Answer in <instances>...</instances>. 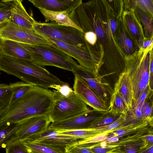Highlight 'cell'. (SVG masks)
<instances>
[{"instance_id": "obj_1", "label": "cell", "mask_w": 153, "mask_h": 153, "mask_svg": "<svg viewBox=\"0 0 153 153\" xmlns=\"http://www.w3.org/2000/svg\"><path fill=\"white\" fill-rule=\"evenodd\" d=\"M68 15L84 32L92 31L100 38L115 34L118 18L103 0L82 2Z\"/></svg>"}, {"instance_id": "obj_2", "label": "cell", "mask_w": 153, "mask_h": 153, "mask_svg": "<svg viewBox=\"0 0 153 153\" xmlns=\"http://www.w3.org/2000/svg\"><path fill=\"white\" fill-rule=\"evenodd\" d=\"M55 98L53 91L33 85L22 96L0 113V125L15 123L33 116L48 117Z\"/></svg>"}, {"instance_id": "obj_3", "label": "cell", "mask_w": 153, "mask_h": 153, "mask_svg": "<svg viewBox=\"0 0 153 153\" xmlns=\"http://www.w3.org/2000/svg\"><path fill=\"white\" fill-rule=\"evenodd\" d=\"M0 70L14 76L26 83L45 88L49 89L53 85L68 83L32 60L15 58L3 54L0 56Z\"/></svg>"}, {"instance_id": "obj_4", "label": "cell", "mask_w": 153, "mask_h": 153, "mask_svg": "<svg viewBox=\"0 0 153 153\" xmlns=\"http://www.w3.org/2000/svg\"><path fill=\"white\" fill-rule=\"evenodd\" d=\"M139 49L125 58L124 72L127 74L132 89L133 104L135 103L149 84V71L153 46Z\"/></svg>"}, {"instance_id": "obj_5", "label": "cell", "mask_w": 153, "mask_h": 153, "mask_svg": "<svg viewBox=\"0 0 153 153\" xmlns=\"http://www.w3.org/2000/svg\"><path fill=\"white\" fill-rule=\"evenodd\" d=\"M21 44L29 52L31 60L40 66H52L72 72L79 65L71 57L51 43L36 45Z\"/></svg>"}, {"instance_id": "obj_6", "label": "cell", "mask_w": 153, "mask_h": 153, "mask_svg": "<svg viewBox=\"0 0 153 153\" xmlns=\"http://www.w3.org/2000/svg\"><path fill=\"white\" fill-rule=\"evenodd\" d=\"M55 100L48 117L51 123L66 120L95 111L88 106L74 91L68 97L62 95L54 89Z\"/></svg>"}, {"instance_id": "obj_7", "label": "cell", "mask_w": 153, "mask_h": 153, "mask_svg": "<svg viewBox=\"0 0 153 153\" xmlns=\"http://www.w3.org/2000/svg\"><path fill=\"white\" fill-rule=\"evenodd\" d=\"M33 29L40 35L50 37L70 44L88 48L84 32L72 26L60 25L56 22L39 23L36 21Z\"/></svg>"}, {"instance_id": "obj_8", "label": "cell", "mask_w": 153, "mask_h": 153, "mask_svg": "<svg viewBox=\"0 0 153 153\" xmlns=\"http://www.w3.org/2000/svg\"><path fill=\"white\" fill-rule=\"evenodd\" d=\"M51 123L48 116L35 115L15 123V126L7 135L5 147L11 142L22 141L31 135L45 130Z\"/></svg>"}, {"instance_id": "obj_9", "label": "cell", "mask_w": 153, "mask_h": 153, "mask_svg": "<svg viewBox=\"0 0 153 153\" xmlns=\"http://www.w3.org/2000/svg\"><path fill=\"white\" fill-rule=\"evenodd\" d=\"M83 140L79 137L60 134L56 130L48 127L45 130L31 135L22 141L46 146L57 153H65L67 147Z\"/></svg>"}, {"instance_id": "obj_10", "label": "cell", "mask_w": 153, "mask_h": 153, "mask_svg": "<svg viewBox=\"0 0 153 153\" xmlns=\"http://www.w3.org/2000/svg\"><path fill=\"white\" fill-rule=\"evenodd\" d=\"M0 36L19 43L30 45H44L51 43L34 30L9 22L0 28Z\"/></svg>"}, {"instance_id": "obj_11", "label": "cell", "mask_w": 153, "mask_h": 153, "mask_svg": "<svg viewBox=\"0 0 153 153\" xmlns=\"http://www.w3.org/2000/svg\"><path fill=\"white\" fill-rule=\"evenodd\" d=\"M41 35L72 58L76 59L80 66L93 74L95 66L94 56L88 48L79 47L49 36Z\"/></svg>"}, {"instance_id": "obj_12", "label": "cell", "mask_w": 153, "mask_h": 153, "mask_svg": "<svg viewBox=\"0 0 153 153\" xmlns=\"http://www.w3.org/2000/svg\"><path fill=\"white\" fill-rule=\"evenodd\" d=\"M74 92L95 111L102 113L109 111L108 103L101 99L82 79L74 76Z\"/></svg>"}, {"instance_id": "obj_13", "label": "cell", "mask_w": 153, "mask_h": 153, "mask_svg": "<svg viewBox=\"0 0 153 153\" xmlns=\"http://www.w3.org/2000/svg\"><path fill=\"white\" fill-rule=\"evenodd\" d=\"M121 17L128 35L133 39L139 48L142 47L146 40L143 29L134 12L123 10Z\"/></svg>"}, {"instance_id": "obj_14", "label": "cell", "mask_w": 153, "mask_h": 153, "mask_svg": "<svg viewBox=\"0 0 153 153\" xmlns=\"http://www.w3.org/2000/svg\"><path fill=\"white\" fill-rule=\"evenodd\" d=\"M93 112L85 114L64 120L52 122L48 127L57 131L88 128L91 123L100 115L94 114Z\"/></svg>"}, {"instance_id": "obj_15", "label": "cell", "mask_w": 153, "mask_h": 153, "mask_svg": "<svg viewBox=\"0 0 153 153\" xmlns=\"http://www.w3.org/2000/svg\"><path fill=\"white\" fill-rule=\"evenodd\" d=\"M39 9L69 14L79 6L82 0H28Z\"/></svg>"}, {"instance_id": "obj_16", "label": "cell", "mask_w": 153, "mask_h": 153, "mask_svg": "<svg viewBox=\"0 0 153 153\" xmlns=\"http://www.w3.org/2000/svg\"><path fill=\"white\" fill-rule=\"evenodd\" d=\"M72 72L74 76L83 80L101 99L109 102L108 92L103 84L93 76L92 74L79 65Z\"/></svg>"}, {"instance_id": "obj_17", "label": "cell", "mask_w": 153, "mask_h": 153, "mask_svg": "<svg viewBox=\"0 0 153 153\" xmlns=\"http://www.w3.org/2000/svg\"><path fill=\"white\" fill-rule=\"evenodd\" d=\"M22 1L17 0L11 2L12 16L10 22L20 26L33 30V25L36 21L27 12L22 4Z\"/></svg>"}, {"instance_id": "obj_18", "label": "cell", "mask_w": 153, "mask_h": 153, "mask_svg": "<svg viewBox=\"0 0 153 153\" xmlns=\"http://www.w3.org/2000/svg\"><path fill=\"white\" fill-rule=\"evenodd\" d=\"M114 92L117 93L130 110L132 107V89L129 76L124 71L121 74L114 85Z\"/></svg>"}, {"instance_id": "obj_19", "label": "cell", "mask_w": 153, "mask_h": 153, "mask_svg": "<svg viewBox=\"0 0 153 153\" xmlns=\"http://www.w3.org/2000/svg\"><path fill=\"white\" fill-rule=\"evenodd\" d=\"M2 54L15 58L31 60L29 52L21 43L11 40L4 39Z\"/></svg>"}, {"instance_id": "obj_20", "label": "cell", "mask_w": 153, "mask_h": 153, "mask_svg": "<svg viewBox=\"0 0 153 153\" xmlns=\"http://www.w3.org/2000/svg\"><path fill=\"white\" fill-rule=\"evenodd\" d=\"M39 10L44 16L46 22H55L58 24L72 26L83 32L71 19L67 13L50 11L41 9Z\"/></svg>"}, {"instance_id": "obj_21", "label": "cell", "mask_w": 153, "mask_h": 153, "mask_svg": "<svg viewBox=\"0 0 153 153\" xmlns=\"http://www.w3.org/2000/svg\"><path fill=\"white\" fill-rule=\"evenodd\" d=\"M133 11L143 27L146 40L153 37V16L138 7H136Z\"/></svg>"}, {"instance_id": "obj_22", "label": "cell", "mask_w": 153, "mask_h": 153, "mask_svg": "<svg viewBox=\"0 0 153 153\" xmlns=\"http://www.w3.org/2000/svg\"><path fill=\"white\" fill-rule=\"evenodd\" d=\"M149 125L150 126L147 121L143 120L135 123L122 126L109 134L110 136H116L120 138L133 134Z\"/></svg>"}, {"instance_id": "obj_23", "label": "cell", "mask_w": 153, "mask_h": 153, "mask_svg": "<svg viewBox=\"0 0 153 153\" xmlns=\"http://www.w3.org/2000/svg\"><path fill=\"white\" fill-rule=\"evenodd\" d=\"M108 111L114 116L123 114L126 116L129 110L117 93L113 92L110 98Z\"/></svg>"}, {"instance_id": "obj_24", "label": "cell", "mask_w": 153, "mask_h": 153, "mask_svg": "<svg viewBox=\"0 0 153 153\" xmlns=\"http://www.w3.org/2000/svg\"><path fill=\"white\" fill-rule=\"evenodd\" d=\"M151 126L142 129L136 132L120 138L119 140L116 142L106 144V147H109L113 148L124 146L126 144L139 140L141 138L144 134L153 131L150 128Z\"/></svg>"}, {"instance_id": "obj_25", "label": "cell", "mask_w": 153, "mask_h": 153, "mask_svg": "<svg viewBox=\"0 0 153 153\" xmlns=\"http://www.w3.org/2000/svg\"><path fill=\"white\" fill-rule=\"evenodd\" d=\"M123 10L132 11L138 7L153 16V0H123Z\"/></svg>"}, {"instance_id": "obj_26", "label": "cell", "mask_w": 153, "mask_h": 153, "mask_svg": "<svg viewBox=\"0 0 153 153\" xmlns=\"http://www.w3.org/2000/svg\"><path fill=\"white\" fill-rule=\"evenodd\" d=\"M57 131L60 134L79 137L84 140L90 138L102 133L94 128L69 130H57Z\"/></svg>"}, {"instance_id": "obj_27", "label": "cell", "mask_w": 153, "mask_h": 153, "mask_svg": "<svg viewBox=\"0 0 153 153\" xmlns=\"http://www.w3.org/2000/svg\"><path fill=\"white\" fill-rule=\"evenodd\" d=\"M9 85L12 90L13 95L9 106L22 96L33 86L22 81L11 83Z\"/></svg>"}, {"instance_id": "obj_28", "label": "cell", "mask_w": 153, "mask_h": 153, "mask_svg": "<svg viewBox=\"0 0 153 153\" xmlns=\"http://www.w3.org/2000/svg\"><path fill=\"white\" fill-rule=\"evenodd\" d=\"M12 95L9 85L0 83V113L9 106Z\"/></svg>"}, {"instance_id": "obj_29", "label": "cell", "mask_w": 153, "mask_h": 153, "mask_svg": "<svg viewBox=\"0 0 153 153\" xmlns=\"http://www.w3.org/2000/svg\"><path fill=\"white\" fill-rule=\"evenodd\" d=\"M146 143L141 138L128 143L123 146L114 148L110 153H138L140 149Z\"/></svg>"}, {"instance_id": "obj_30", "label": "cell", "mask_w": 153, "mask_h": 153, "mask_svg": "<svg viewBox=\"0 0 153 153\" xmlns=\"http://www.w3.org/2000/svg\"><path fill=\"white\" fill-rule=\"evenodd\" d=\"M142 104H141L132 105V108L127 112L123 126L135 123L143 120H145L142 117Z\"/></svg>"}, {"instance_id": "obj_31", "label": "cell", "mask_w": 153, "mask_h": 153, "mask_svg": "<svg viewBox=\"0 0 153 153\" xmlns=\"http://www.w3.org/2000/svg\"><path fill=\"white\" fill-rule=\"evenodd\" d=\"M119 116H114L108 112L103 113L91 123L89 128L108 125L116 121Z\"/></svg>"}, {"instance_id": "obj_32", "label": "cell", "mask_w": 153, "mask_h": 153, "mask_svg": "<svg viewBox=\"0 0 153 153\" xmlns=\"http://www.w3.org/2000/svg\"><path fill=\"white\" fill-rule=\"evenodd\" d=\"M126 116L123 114L120 115L115 121L108 125L94 128L96 130L102 133H109L124 125Z\"/></svg>"}, {"instance_id": "obj_33", "label": "cell", "mask_w": 153, "mask_h": 153, "mask_svg": "<svg viewBox=\"0 0 153 153\" xmlns=\"http://www.w3.org/2000/svg\"><path fill=\"white\" fill-rule=\"evenodd\" d=\"M4 149L6 153H29L27 147L21 140L11 142L7 144Z\"/></svg>"}, {"instance_id": "obj_34", "label": "cell", "mask_w": 153, "mask_h": 153, "mask_svg": "<svg viewBox=\"0 0 153 153\" xmlns=\"http://www.w3.org/2000/svg\"><path fill=\"white\" fill-rule=\"evenodd\" d=\"M150 98L146 100L142 105L141 107L142 117L150 126H153V104L152 102L151 103L148 101Z\"/></svg>"}, {"instance_id": "obj_35", "label": "cell", "mask_w": 153, "mask_h": 153, "mask_svg": "<svg viewBox=\"0 0 153 153\" xmlns=\"http://www.w3.org/2000/svg\"><path fill=\"white\" fill-rule=\"evenodd\" d=\"M27 147L29 153H57L48 147L35 143L22 141Z\"/></svg>"}, {"instance_id": "obj_36", "label": "cell", "mask_w": 153, "mask_h": 153, "mask_svg": "<svg viewBox=\"0 0 153 153\" xmlns=\"http://www.w3.org/2000/svg\"><path fill=\"white\" fill-rule=\"evenodd\" d=\"M118 18L121 16L123 10V0H103Z\"/></svg>"}, {"instance_id": "obj_37", "label": "cell", "mask_w": 153, "mask_h": 153, "mask_svg": "<svg viewBox=\"0 0 153 153\" xmlns=\"http://www.w3.org/2000/svg\"><path fill=\"white\" fill-rule=\"evenodd\" d=\"M16 123L0 125V149L5 148L7 136L13 128Z\"/></svg>"}, {"instance_id": "obj_38", "label": "cell", "mask_w": 153, "mask_h": 153, "mask_svg": "<svg viewBox=\"0 0 153 153\" xmlns=\"http://www.w3.org/2000/svg\"><path fill=\"white\" fill-rule=\"evenodd\" d=\"M12 16V11L10 6L0 8V28L10 22Z\"/></svg>"}, {"instance_id": "obj_39", "label": "cell", "mask_w": 153, "mask_h": 153, "mask_svg": "<svg viewBox=\"0 0 153 153\" xmlns=\"http://www.w3.org/2000/svg\"><path fill=\"white\" fill-rule=\"evenodd\" d=\"M65 153H93L90 148L77 143L67 147Z\"/></svg>"}, {"instance_id": "obj_40", "label": "cell", "mask_w": 153, "mask_h": 153, "mask_svg": "<svg viewBox=\"0 0 153 153\" xmlns=\"http://www.w3.org/2000/svg\"><path fill=\"white\" fill-rule=\"evenodd\" d=\"M50 88L53 89L59 92L62 95L68 97L74 92L73 89L68 83L64 85H53Z\"/></svg>"}, {"instance_id": "obj_41", "label": "cell", "mask_w": 153, "mask_h": 153, "mask_svg": "<svg viewBox=\"0 0 153 153\" xmlns=\"http://www.w3.org/2000/svg\"><path fill=\"white\" fill-rule=\"evenodd\" d=\"M100 143L88 146L90 148L93 153H110L111 151L114 148L106 146L105 147H102L100 145Z\"/></svg>"}, {"instance_id": "obj_42", "label": "cell", "mask_w": 153, "mask_h": 153, "mask_svg": "<svg viewBox=\"0 0 153 153\" xmlns=\"http://www.w3.org/2000/svg\"><path fill=\"white\" fill-rule=\"evenodd\" d=\"M84 38L87 44L93 45L96 42L97 36L94 32L88 31L84 32Z\"/></svg>"}, {"instance_id": "obj_43", "label": "cell", "mask_w": 153, "mask_h": 153, "mask_svg": "<svg viewBox=\"0 0 153 153\" xmlns=\"http://www.w3.org/2000/svg\"><path fill=\"white\" fill-rule=\"evenodd\" d=\"M153 143H146L140 150L138 153H153Z\"/></svg>"}, {"instance_id": "obj_44", "label": "cell", "mask_w": 153, "mask_h": 153, "mask_svg": "<svg viewBox=\"0 0 153 153\" xmlns=\"http://www.w3.org/2000/svg\"><path fill=\"white\" fill-rule=\"evenodd\" d=\"M153 55L151 56L149 71V84L151 89H153Z\"/></svg>"}, {"instance_id": "obj_45", "label": "cell", "mask_w": 153, "mask_h": 153, "mask_svg": "<svg viewBox=\"0 0 153 153\" xmlns=\"http://www.w3.org/2000/svg\"><path fill=\"white\" fill-rule=\"evenodd\" d=\"M141 138L146 143H153V131L143 135L142 136Z\"/></svg>"}, {"instance_id": "obj_46", "label": "cell", "mask_w": 153, "mask_h": 153, "mask_svg": "<svg viewBox=\"0 0 153 153\" xmlns=\"http://www.w3.org/2000/svg\"><path fill=\"white\" fill-rule=\"evenodd\" d=\"M109 137L103 140L102 142H105L106 143H110L118 141L120 138L116 136H110L109 135Z\"/></svg>"}, {"instance_id": "obj_47", "label": "cell", "mask_w": 153, "mask_h": 153, "mask_svg": "<svg viewBox=\"0 0 153 153\" xmlns=\"http://www.w3.org/2000/svg\"><path fill=\"white\" fill-rule=\"evenodd\" d=\"M153 46V37L149 39L146 40L144 42L142 48H146Z\"/></svg>"}, {"instance_id": "obj_48", "label": "cell", "mask_w": 153, "mask_h": 153, "mask_svg": "<svg viewBox=\"0 0 153 153\" xmlns=\"http://www.w3.org/2000/svg\"><path fill=\"white\" fill-rule=\"evenodd\" d=\"M11 3L4 2L0 0V8L8 7L11 5Z\"/></svg>"}, {"instance_id": "obj_49", "label": "cell", "mask_w": 153, "mask_h": 153, "mask_svg": "<svg viewBox=\"0 0 153 153\" xmlns=\"http://www.w3.org/2000/svg\"><path fill=\"white\" fill-rule=\"evenodd\" d=\"M4 39L0 37V56L2 54V47Z\"/></svg>"}, {"instance_id": "obj_50", "label": "cell", "mask_w": 153, "mask_h": 153, "mask_svg": "<svg viewBox=\"0 0 153 153\" xmlns=\"http://www.w3.org/2000/svg\"><path fill=\"white\" fill-rule=\"evenodd\" d=\"M16 0H2V1L4 2L10 3Z\"/></svg>"}, {"instance_id": "obj_51", "label": "cell", "mask_w": 153, "mask_h": 153, "mask_svg": "<svg viewBox=\"0 0 153 153\" xmlns=\"http://www.w3.org/2000/svg\"></svg>"}]
</instances>
